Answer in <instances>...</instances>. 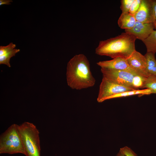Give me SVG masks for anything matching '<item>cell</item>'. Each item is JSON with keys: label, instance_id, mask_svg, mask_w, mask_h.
Returning <instances> with one entry per match:
<instances>
[{"label": "cell", "instance_id": "cell-4", "mask_svg": "<svg viewBox=\"0 0 156 156\" xmlns=\"http://www.w3.org/2000/svg\"><path fill=\"white\" fill-rule=\"evenodd\" d=\"M18 153L25 155V152L16 124H13L0 136V154Z\"/></svg>", "mask_w": 156, "mask_h": 156}, {"label": "cell", "instance_id": "cell-22", "mask_svg": "<svg viewBox=\"0 0 156 156\" xmlns=\"http://www.w3.org/2000/svg\"><path fill=\"white\" fill-rule=\"evenodd\" d=\"M153 13L155 21H156V0H153Z\"/></svg>", "mask_w": 156, "mask_h": 156}, {"label": "cell", "instance_id": "cell-3", "mask_svg": "<svg viewBox=\"0 0 156 156\" xmlns=\"http://www.w3.org/2000/svg\"><path fill=\"white\" fill-rule=\"evenodd\" d=\"M16 126L26 156H40L39 132L36 126L27 122Z\"/></svg>", "mask_w": 156, "mask_h": 156}, {"label": "cell", "instance_id": "cell-23", "mask_svg": "<svg viewBox=\"0 0 156 156\" xmlns=\"http://www.w3.org/2000/svg\"><path fill=\"white\" fill-rule=\"evenodd\" d=\"M13 1L12 0H0V5H10V2H12Z\"/></svg>", "mask_w": 156, "mask_h": 156}, {"label": "cell", "instance_id": "cell-5", "mask_svg": "<svg viewBox=\"0 0 156 156\" xmlns=\"http://www.w3.org/2000/svg\"><path fill=\"white\" fill-rule=\"evenodd\" d=\"M101 71L103 77L117 84L133 88L132 83L133 78L136 75H140L135 72L127 70L101 68Z\"/></svg>", "mask_w": 156, "mask_h": 156}, {"label": "cell", "instance_id": "cell-24", "mask_svg": "<svg viewBox=\"0 0 156 156\" xmlns=\"http://www.w3.org/2000/svg\"><path fill=\"white\" fill-rule=\"evenodd\" d=\"M117 156H125L124 155L123 153H121V152L119 151L118 154H117Z\"/></svg>", "mask_w": 156, "mask_h": 156}, {"label": "cell", "instance_id": "cell-25", "mask_svg": "<svg viewBox=\"0 0 156 156\" xmlns=\"http://www.w3.org/2000/svg\"><path fill=\"white\" fill-rule=\"evenodd\" d=\"M154 27H155V28L156 29V21H155L154 23H153Z\"/></svg>", "mask_w": 156, "mask_h": 156}, {"label": "cell", "instance_id": "cell-1", "mask_svg": "<svg viewBox=\"0 0 156 156\" xmlns=\"http://www.w3.org/2000/svg\"><path fill=\"white\" fill-rule=\"evenodd\" d=\"M66 78L68 86L73 89L81 90L94 85L95 79L91 72L89 61L85 55H76L69 60Z\"/></svg>", "mask_w": 156, "mask_h": 156}, {"label": "cell", "instance_id": "cell-8", "mask_svg": "<svg viewBox=\"0 0 156 156\" xmlns=\"http://www.w3.org/2000/svg\"><path fill=\"white\" fill-rule=\"evenodd\" d=\"M126 60L130 67L138 74L146 77L149 76L146 70V60L144 55L136 51Z\"/></svg>", "mask_w": 156, "mask_h": 156}, {"label": "cell", "instance_id": "cell-20", "mask_svg": "<svg viewBox=\"0 0 156 156\" xmlns=\"http://www.w3.org/2000/svg\"><path fill=\"white\" fill-rule=\"evenodd\" d=\"M142 2V0H134L132 3L129 12L134 15L138 10Z\"/></svg>", "mask_w": 156, "mask_h": 156}, {"label": "cell", "instance_id": "cell-12", "mask_svg": "<svg viewBox=\"0 0 156 156\" xmlns=\"http://www.w3.org/2000/svg\"><path fill=\"white\" fill-rule=\"evenodd\" d=\"M146 60V70L149 75L156 76V60L155 53L147 52L144 55Z\"/></svg>", "mask_w": 156, "mask_h": 156}, {"label": "cell", "instance_id": "cell-7", "mask_svg": "<svg viewBox=\"0 0 156 156\" xmlns=\"http://www.w3.org/2000/svg\"><path fill=\"white\" fill-rule=\"evenodd\" d=\"M134 16L136 21L143 23H154L155 20L153 0H142L140 7Z\"/></svg>", "mask_w": 156, "mask_h": 156}, {"label": "cell", "instance_id": "cell-6", "mask_svg": "<svg viewBox=\"0 0 156 156\" xmlns=\"http://www.w3.org/2000/svg\"><path fill=\"white\" fill-rule=\"evenodd\" d=\"M135 90H137L114 83L103 77L99 86L97 100L98 102L101 103L112 95Z\"/></svg>", "mask_w": 156, "mask_h": 156}, {"label": "cell", "instance_id": "cell-18", "mask_svg": "<svg viewBox=\"0 0 156 156\" xmlns=\"http://www.w3.org/2000/svg\"><path fill=\"white\" fill-rule=\"evenodd\" d=\"M134 0H121L120 7L122 13L129 12L131 5Z\"/></svg>", "mask_w": 156, "mask_h": 156}, {"label": "cell", "instance_id": "cell-9", "mask_svg": "<svg viewBox=\"0 0 156 156\" xmlns=\"http://www.w3.org/2000/svg\"><path fill=\"white\" fill-rule=\"evenodd\" d=\"M155 29L153 23H143L136 21L133 27L125 29V31L143 41L149 36Z\"/></svg>", "mask_w": 156, "mask_h": 156}, {"label": "cell", "instance_id": "cell-21", "mask_svg": "<svg viewBox=\"0 0 156 156\" xmlns=\"http://www.w3.org/2000/svg\"><path fill=\"white\" fill-rule=\"evenodd\" d=\"M120 151L125 156H137L130 148L127 146L120 148Z\"/></svg>", "mask_w": 156, "mask_h": 156}, {"label": "cell", "instance_id": "cell-15", "mask_svg": "<svg viewBox=\"0 0 156 156\" xmlns=\"http://www.w3.org/2000/svg\"><path fill=\"white\" fill-rule=\"evenodd\" d=\"M144 88L150 90L152 94H156V76L150 75L147 77L143 87Z\"/></svg>", "mask_w": 156, "mask_h": 156}, {"label": "cell", "instance_id": "cell-16", "mask_svg": "<svg viewBox=\"0 0 156 156\" xmlns=\"http://www.w3.org/2000/svg\"><path fill=\"white\" fill-rule=\"evenodd\" d=\"M20 51L18 49H15L10 52L4 55L0 56V64H5L8 67H11L10 63V59L12 57L14 56L15 54Z\"/></svg>", "mask_w": 156, "mask_h": 156}, {"label": "cell", "instance_id": "cell-14", "mask_svg": "<svg viewBox=\"0 0 156 156\" xmlns=\"http://www.w3.org/2000/svg\"><path fill=\"white\" fill-rule=\"evenodd\" d=\"M147 52L156 53V30H153L149 36L143 41Z\"/></svg>", "mask_w": 156, "mask_h": 156}, {"label": "cell", "instance_id": "cell-2", "mask_svg": "<svg viewBox=\"0 0 156 156\" xmlns=\"http://www.w3.org/2000/svg\"><path fill=\"white\" fill-rule=\"evenodd\" d=\"M136 39L129 33H122L114 37L100 41L95 49V53L113 59L121 57L127 60L136 51L135 48Z\"/></svg>", "mask_w": 156, "mask_h": 156}, {"label": "cell", "instance_id": "cell-13", "mask_svg": "<svg viewBox=\"0 0 156 156\" xmlns=\"http://www.w3.org/2000/svg\"><path fill=\"white\" fill-rule=\"evenodd\" d=\"M151 94V90L148 88L141 90H135L125 92L112 95L107 98L106 99V100L137 94H139L140 96H142L144 95H149Z\"/></svg>", "mask_w": 156, "mask_h": 156}, {"label": "cell", "instance_id": "cell-19", "mask_svg": "<svg viewBox=\"0 0 156 156\" xmlns=\"http://www.w3.org/2000/svg\"><path fill=\"white\" fill-rule=\"evenodd\" d=\"M16 47L15 44L12 42L10 43L6 46H0V56L10 52L15 49Z\"/></svg>", "mask_w": 156, "mask_h": 156}, {"label": "cell", "instance_id": "cell-10", "mask_svg": "<svg viewBox=\"0 0 156 156\" xmlns=\"http://www.w3.org/2000/svg\"><path fill=\"white\" fill-rule=\"evenodd\" d=\"M96 64L102 68L135 72L129 65L126 60L121 57L109 60L100 61Z\"/></svg>", "mask_w": 156, "mask_h": 156}, {"label": "cell", "instance_id": "cell-11", "mask_svg": "<svg viewBox=\"0 0 156 156\" xmlns=\"http://www.w3.org/2000/svg\"><path fill=\"white\" fill-rule=\"evenodd\" d=\"M136 21L134 16L129 12L122 13L118 20V23L120 28L125 30L133 27Z\"/></svg>", "mask_w": 156, "mask_h": 156}, {"label": "cell", "instance_id": "cell-17", "mask_svg": "<svg viewBox=\"0 0 156 156\" xmlns=\"http://www.w3.org/2000/svg\"><path fill=\"white\" fill-rule=\"evenodd\" d=\"M147 77L140 75H137L133 78L132 85L133 88L136 90L143 88L144 82Z\"/></svg>", "mask_w": 156, "mask_h": 156}]
</instances>
